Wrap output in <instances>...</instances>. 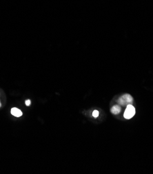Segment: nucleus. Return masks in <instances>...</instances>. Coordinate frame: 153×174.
<instances>
[{
  "instance_id": "obj_1",
  "label": "nucleus",
  "mask_w": 153,
  "mask_h": 174,
  "mask_svg": "<svg viewBox=\"0 0 153 174\" xmlns=\"http://www.w3.org/2000/svg\"><path fill=\"white\" fill-rule=\"evenodd\" d=\"M133 101V98L130 95L126 94L121 96V97H119L118 99V103L121 105H129V104L132 103Z\"/></svg>"
},
{
  "instance_id": "obj_2",
  "label": "nucleus",
  "mask_w": 153,
  "mask_h": 174,
  "mask_svg": "<svg viewBox=\"0 0 153 174\" xmlns=\"http://www.w3.org/2000/svg\"><path fill=\"white\" fill-rule=\"evenodd\" d=\"M135 114V108H134L132 105H130V104L127 105L126 110H125L124 112V114H123L124 117L126 118V119H131Z\"/></svg>"
},
{
  "instance_id": "obj_3",
  "label": "nucleus",
  "mask_w": 153,
  "mask_h": 174,
  "mask_svg": "<svg viewBox=\"0 0 153 174\" xmlns=\"http://www.w3.org/2000/svg\"><path fill=\"white\" fill-rule=\"evenodd\" d=\"M11 114H13V116H16V117H20V116H22L23 113H22V111L20 110V109L17 108H13L11 109Z\"/></svg>"
},
{
  "instance_id": "obj_4",
  "label": "nucleus",
  "mask_w": 153,
  "mask_h": 174,
  "mask_svg": "<svg viewBox=\"0 0 153 174\" xmlns=\"http://www.w3.org/2000/svg\"><path fill=\"white\" fill-rule=\"evenodd\" d=\"M121 107H120L119 105H115L111 108V112L113 114H118L121 112Z\"/></svg>"
},
{
  "instance_id": "obj_5",
  "label": "nucleus",
  "mask_w": 153,
  "mask_h": 174,
  "mask_svg": "<svg viewBox=\"0 0 153 174\" xmlns=\"http://www.w3.org/2000/svg\"><path fill=\"white\" fill-rule=\"evenodd\" d=\"M99 114H100V112H99L97 110L93 111V116H94V117H95V118L97 117V116H99Z\"/></svg>"
},
{
  "instance_id": "obj_6",
  "label": "nucleus",
  "mask_w": 153,
  "mask_h": 174,
  "mask_svg": "<svg viewBox=\"0 0 153 174\" xmlns=\"http://www.w3.org/2000/svg\"><path fill=\"white\" fill-rule=\"evenodd\" d=\"M25 103H26V105L27 106H29V105H30V103H31V101H30V100H29V99H28V100H26V101Z\"/></svg>"
},
{
  "instance_id": "obj_7",
  "label": "nucleus",
  "mask_w": 153,
  "mask_h": 174,
  "mask_svg": "<svg viewBox=\"0 0 153 174\" xmlns=\"http://www.w3.org/2000/svg\"><path fill=\"white\" fill-rule=\"evenodd\" d=\"M0 107H1V103H0Z\"/></svg>"
}]
</instances>
